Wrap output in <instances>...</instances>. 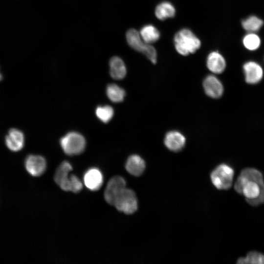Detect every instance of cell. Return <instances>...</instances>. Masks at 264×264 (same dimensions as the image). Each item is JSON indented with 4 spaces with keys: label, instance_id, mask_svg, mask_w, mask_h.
Segmentation results:
<instances>
[{
    "label": "cell",
    "instance_id": "1",
    "mask_svg": "<svg viewBox=\"0 0 264 264\" xmlns=\"http://www.w3.org/2000/svg\"><path fill=\"white\" fill-rule=\"evenodd\" d=\"M234 189L252 206L264 203V180L262 174L256 169H243L235 183Z\"/></svg>",
    "mask_w": 264,
    "mask_h": 264
},
{
    "label": "cell",
    "instance_id": "2",
    "mask_svg": "<svg viewBox=\"0 0 264 264\" xmlns=\"http://www.w3.org/2000/svg\"><path fill=\"white\" fill-rule=\"evenodd\" d=\"M174 42L176 50L183 56L195 53L201 45L199 39L187 28L182 29L176 32Z\"/></svg>",
    "mask_w": 264,
    "mask_h": 264
},
{
    "label": "cell",
    "instance_id": "3",
    "mask_svg": "<svg viewBox=\"0 0 264 264\" xmlns=\"http://www.w3.org/2000/svg\"><path fill=\"white\" fill-rule=\"evenodd\" d=\"M126 36L127 41L132 48L143 53L152 63H156L157 53L155 48L144 42L137 30L130 29L126 32Z\"/></svg>",
    "mask_w": 264,
    "mask_h": 264
},
{
    "label": "cell",
    "instance_id": "4",
    "mask_svg": "<svg viewBox=\"0 0 264 264\" xmlns=\"http://www.w3.org/2000/svg\"><path fill=\"white\" fill-rule=\"evenodd\" d=\"M60 144L66 154L74 155L80 154L84 151L86 142L82 134L71 132L60 139Z\"/></svg>",
    "mask_w": 264,
    "mask_h": 264
},
{
    "label": "cell",
    "instance_id": "5",
    "mask_svg": "<svg viewBox=\"0 0 264 264\" xmlns=\"http://www.w3.org/2000/svg\"><path fill=\"white\" fill-rule=\"evenodd\" d=\"M234 172L229 165L222 164L217 166L211 174L213 185L218 189L227 190L233 183Z\"/></svg>",
    "mask_w": 264,
    "mask_h": 264
},
{
    "label": "cell",
    "instance_id": "6",
    "mask_svg": "<svg viewBox=\"0 0 264 264\" xmlns=\"http://www.w3.org/2000/svg\"><path fill=\"white\" fill-rule=\"evenodd\" d=\"M119 211L126 214L134 213L137 209V199L135 193L125 188L116 198L113 205Z\"/></svg>",
    "mask_w": 264,
    "mask_h": 264
},
{
    "label": "cell",
    "instance_id": "7",
    "mask_svg": "<svg viewBox=\"0 0 264 264\" xmlns=\"http://www.w3.org/2000/svg\"><path fill=\"white\" fill-rule=\"evenodd\" d=\"M126 188L125 180L121 176H115L108 182L104 192V198L110 205H113L116 198Z\"/></svg>",
    "mask_w": 264,
    "mask_h": 264
},
{
    "label": "cell",
    "instance_id": "8",
    "mask_svg": "<svg viewBox=\"0 0 264 264\" xmlns=\"http://www.w3.org/2000/svg\"><path fill=\"white\" fill-rule=\"evenodd\" d=\"M244 79L246 83L256 85L260 82L264 76L262 66L254 61H249L243 66Z\"/></svg>",
    "mask_w": 264,
    "mask_h": 264
},
{
    "label": "cell",
    "instance_id": "9",
    "mask_svg": "<svg viewBox=\"0 0 264 264\" xmlns=\"http://www.w3.org/2000/svg\"><path fill=\"white\" fill-rule=\"evenodd\" d=\"M25 167L28 173L31 176H40L45 171L46 160L41 155H29L25 159Z\"/></svg>",
    "mask_w": 264,
    "mask_h": 264
},
{
    "label": "cell",
    "instance_id": "10",
    "mask_svg": "<svg viewBox=\"0 0 264 264\" xmlns=\"http://www.w3.org/2000/svg\"><path fill=\"white\" fill-rule=\"evenodd\" d=\"M5 143L10 150L13 152L19 151L24 146V134L17 129H11L5 137Z\"/></svg>",
    "mask_w": 264,
    "mask_h": 264
},
{
    "label": "cell",
    "instance_id": "11",
    "mask_svg": "<svg viewBox=\"0 0 264 264\" xmlns=\"http://www.w3.org/2000/svg\"><path fill=\"white\" fill-rule=\"evenodd\" d=\"M203 86L206 94L210 97L218 98L222 95V84L220 80L214 75L207 76L203 81Z\"/></svg>",
    "mask_w": 264,
    "mask_h": 264
},
{
    "label": "cell",
    "instance_id": "12",
    "mask_svg": "<svg viewBox=\"0 0 264 264\" xmlns=\"http://www.w3.org/2000/svg\"><path fill=\"white\" fill-rule=\"evenodd\" d=\"M84 182L88 189L91 191L98 190L101 188L103 182L102 174L97 168H90L84 175Z\"/></svg>",
    "mask_w": 264,
    "mask_h": 264
},
{
    "label": "cell",
    "instance_id": "13",
    "mask_svg": "<svg viewBox=\"0 0 264 264\" xmlns=\"http://www.w3.org/2000/svg\"><path fill=\"white\" fill-rule=\"evenodd\" d=\"M185 138L177 131H171L165 135L164 144L170 151L178 152L180 151L185 144Z\"/></svg>",
    "mask_w": 264,
    "mask_h": 264
},
{
    "label": "cell",
    "instance_id": "14",
    "mask_svg": "<svg viewBox=\"0 0 264 264\" xmlns=\"http://www.w3.org/2000/svg\"><path fill=\"white\" fill-rule=\"evenodd\" d=\"M207 66L213 73H222L226 67V62L223 57L218 52H211L207 58Z\"/></svg>",
    "mask_w": 264,
    "mask_h": 264
},
{
    "label": "cell",
    "instance_id": "15",
    "mask_svg": "<svg viewBox=\"0 0 264 264\" xmlns=\"http://www.w3.org/2000/svg\"><path fill=\"white\" fill-rule=\"evenodd\" d=\"M126 169L131 175L138 176L145 169V162L139 155L133 154L129 157L126 163Z\"/></svg>",
    "mask_w": 264,
    "mask_h": 264
},
{
    "label": "cell",
    "instance_id": "16",
    "mask_svg": "<svg viewBox=\"0 0 264 264\" xmlns=\"http://www.w3.org/2000/svg\"><path fill=\"white\" fill-rule=\"evenodd\" d=\"M110 73L111 77L116 80L124 78L127 70L123 60L119 57H112L110 61Z\"/></svg>",
    "mask_w": 264,
    "mask_h": 264
},
{
    "label": "cell",
    "instance_id": "17",
    "mask_svg": "<svg viewBox=\"0 0 264 264\" xmlns=\"http://www.w3.org/2000/svg\"><path fill=\"white\" fill-rule=\"evenodd\" d=\"M65 191H71L78 193L83 188V184L80 180L76 176L69 175L64 177L57 184Z\"/></svg>",
    "mask_w": 264,
    "mask_h": 264
},
{
    "label": "cell",
    "instance_id": "18",
    "mask_svg": "<svg viewBox=\"0 0 264 264\" xmlns=\"http://www.w3.org/2000/svg\"><path fill=\"white\" fill-rule=\"evenodd\" d=\"M176 14V9L174 5L169 1H162L159 3L155 8V15L160 20H165L173 18Z\"/></svg>",
    "mask_w": 264,
    "mask_h": 264
},
{
    "label": "cell",
    "instance_id": "19",
    "mask_svg": "<svg viewBox=\"0 0 264 264\" xmlns=\"http://www.w3.org/2000/svg\"><path fill=\"white\" fill-rule=\"evenodd\" d=\"M139 34L142 40L148 44L156 42L160 35L158 29L151 24L144 26L141 29Z\"/></svg>",
    "mask_w": 264,
    "mask_h": 264
},
{
    "label": "cell",
    "instance_id": "20",
    "mask_svg": "<svg viewBox=\"0 0 264 264\" xmlns=\"http://www.w3.org/2000/svg\"><path fill=\"white\" fill-rule=\"evenodd\" d=\"M106 93L110 100L114 103L122 102L126 95L124 89L115 84H110L107 86Z\"/></svg>",
    "mask_w": 264,
    "mask_h": 264
},
{
    "label": "cell",
    "instance_id": "21",
    "mask_svg": "<svg viewBox=\"0 0 264 264\" xmlns=\"http://www.w3.org/2000/svg\"><path fill=\"white\" fill-rule=\"evenodd\" d=\"M239 264H264V254L255 251L248 252L245 257L237 260Z\"/></svg>",
    "mask_w": 264,
    "mask_h": 264
},
{
    "label": "cell",
    "instance_id": "22",
    "mask_svg": "<svg viewBox=\"0 0 264 264\" xmlns=\"http://www.w3.org/2000/svg\"><path fill=\"white\" fill-rule=\"evenodd\" d=\"M95 114L98 118L105 123L109 122L112 118L114 110L109 105L98 106L95 110Z\"/></svg>",
    "mask_w": 264,
    "mask_h": 264
},
{
    "label": "cell",
    "instance_id": "23",
    "mask_svg": "<svg viewBox=\"0 0 264 264\" xmlns=\"http://www.w3.org/2000/svg\"><path fill=\"white\" fill-rule=\"evenodd\" d=\"M263 24V21L254 16H250L242 21L243 28L248 31H258Z\"/></svg>",
    "mask_w": 264,
    "mask_h": 264
},
{
    "label": "cell",
    "instance_id": "24",
    "mask_svg": "<svg viewBox=\"0 0 264 264\" xmlns=\"http://www.w3.org/2000/svg\"><path fill=\"white\" fill-rule=\"evenodd\" d=\"M72 170V166L68 162L65 161L62 162L55 173V182L58 184L64 177L68 175Z\"/></svg>",
    "mask_w": 264,
    "mask_h": 264
},
{
    "label": "cell",
    "instance_id": "25",
    "mask_svg": "<svg viewBox=\"0 0 264 264\" xmlns=\"http://www.w3.org/2000/svg\"><path fill=\"white\" fill-rule=\"evenodd\" d=\"M244 46L250 50L257 49L260 44L259 37L256 34L250 33L244 36L243 39Z\"/></svg>",
    "mask_w": 264,
    "mask_h": 264
},
{
    "label": "cell",
    "instance_id": "26",
    "mask_svg": "<svg viewBox=\"0 0 264 264\" xmlns=\"http://www.w3.org/2000/svg\"><path fill=\"white\" fill-rule=\"evenodd\" d=\"M2 79V75L0 72V81Z\"/></svg>",
    "mask_w": 264,
    "mask_h": 264
}]
</instances>
